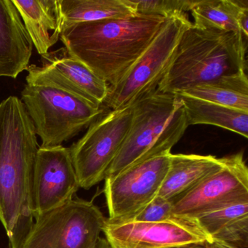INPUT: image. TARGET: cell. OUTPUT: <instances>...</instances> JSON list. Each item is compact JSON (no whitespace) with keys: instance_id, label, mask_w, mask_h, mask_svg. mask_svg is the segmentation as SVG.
I'll return each instance as SVG.
<instances>
[{"instance_id":"obj_1","label":"cell","mask_w":248,"mask_h":248,"mask_svg":"<svg viewBox=\"0 0 248 248\" xmlns=\"http://www.w3.org/2000/svg\"><path fill=\"white\" fill-rule=\"evenodd\" d=\"M37 133L22 101L0 103V222L10 248H20L34 223L32 184Z\"/></svg>"},{"instance_id":"obj_2","label":"cell","mask_w":248,"mask_h":248,"mask_svg":"<svg viewBox=\"0 0 248 248\" xmlns=\"http://www.w3.org/2000/svg\"><path fill=\"white\" fill-rule=\"evenodd\" d=\"M165 20L136 14L80 23L63 29L60 38L73 57L111 86L140 57Z\"/></svg>"},{"instance_id":"obj_3","label":"cell","mask_w":248,"mask_h":248,"mask_svg":"<svg viewBox=\"0 0 248 248\" xmlns=\"http://www.w3.org/2000/svg\"><path fill=\"white\" fill-rule=\"evenodd\" d=\"M247 40L241 33L191 25L183 33L158 90L175 94L246 70Z\"/></svg>"},{"instance_id":"obj_4","label":"cell","mask_w":248,"mask_h":248,"mask_svg":"<svg viewBox=\"0 0 248 248\" xmlns=\"http://www.w3.org/2000/svg\"><path fill=\"white\" fill-rule=\"evenodd\" d=\"M130 106L133 118L130 130L105 178L169 153L188 127L184 107L175 94L162 93L157 88Z\"/></svg>"},{"instance_id":"obj_5","label":"cell","mask_w":248,"mask_h":248,"mask_svg":"<svg viewBox=\"0 0 248 248\" xmlns=\"http://www.w3.org/2000/svg\"><path fill=\"white\" fill-rule=\"evenodd\" d=\"M21 101L32 121L42 147L62 146L104 111L58 87L27 84Z\"/></svg>"},{"instance_id":"obj_6","label":"cell","mask_w":248,"mask_h":248,"mask_svg":"<svg viewBox=\"0 0 248 248\" xmlns=\"http://www.w3.org/2000/svg\"><path fill=\"white\" fill-rule=\"evenodd\" d=\"M191 24L186 14L166 18L155 38L127 73L117 84L108 86L103 107L122 109L156 91L172 63L183 33Z\"/></svg>"},{"instance_id":"obj_7","label":"cell","mask_w":248,"mask_h":248,"mask_svg":"<svg viewBox=\"0 0 248 248\" xmlns=\"http://www.w3.org/2000/svg\"><path fill=\"white\" fill-rule=\"evenodd\" d=\"M35 220L20 248H96L107 219L92 202L73 198Z\"/></svg>"},{"instance_id":"obj_8","label":"cell","mask_w":248,"mask_h":248,"mask_svg":"<svg viewBox=\"0 0 248 248\" xmlns=\"http://www.w3.org/2000/svg\"><path fill=\"white\" fill-rule=\"evenodd\" d=\"M131 106L103 112L69 147L79 188L90 189L105 179L131 125Z\"/></svg>"},{"instance_id":"obj_9","label":"cell","mask_w":248,"mask_h":248,"mask_svg":"<svg viewBox=\"0 0 248 248\" xmlns=\"http://www.w3.org/2000/svg\"><path fill=\"white\" fill-rule=\"evenodd\" d=\"M170 154L146 159L104 179L108 222L132 221L158 195L169 169Z\"/></svg>"},{"instance_id":"obj_10","label":"cell","mask_w":248,"mask_h":248,"mask_svg":"<svg viewBox=\"0 0 248 248\" xmlns=\"http://www.w3.org/2000/svg\"><path fill=\"white\" fill-rule=\"evenodd\" d=\"M248 201V169L243 154L225 156L223 166L172 202L177 217L194 218L233 203Z\"/></svg>"},{"instance_id":"obj_11","label":"cell","mask_w":248,"mask_h":248,"mask_svg":"<svg viewBox=\"0 0 248 248\" xmlns=\"http://www.w3.org/2000/svg\"><path fill=\"white\" fill-rule=\"evenodd\" d=\"M42 66L30 65L27 84H46L70 93L96 107H102L108 85L65 47L41 56Z\"/></svg>"},{"instance_id":"obj_12","label":"cell","mask_w":248,"mask_h":248,"mask_svg":"<svg viewBox=\"0 0 248 248\" xmlns=\"http://www.w3.org/2000/svg\"><path fill=\"white\" fill-rule=\"evenodd\" d=\"M103 232L111 248H170L212 242L194 220L184 217L158 223L107 220Z\"/></svg>"},{"instance_id":"obj_13","label":"cell","mask_w":248,"mask_h":248,"mask_svg":"<svg viewBox=\"0 0 248 248\" xmlns=\"http://www.w3.org/2000/svg\"><path fill=\"white\" fill-rule=\"evenodd\" d=\"M79 188L69 148L40 146L33 174L34 219L72 200Z\"/></svg>"},{"instance_id":"obj_14","label":"cell","mask_w":248,"mask_h":248,"mask_svg":"<svg viewBox=\"0 0 248 248\" xmlns=\"http://www.w3.org/2000/svg\"><path fill=\"white\" fill-rule=\"evenodd\" d=\"M33 44L12 0H0V77L16 79L30 66Z\"/></svg>"},{"instance_id":"obj_15","label":"cell","mask_w":248,"mask_h":248,"mask_svg":"<svg viewBox=\"0 0 248 248\" xmlns=\"http://www.w3.org/2000/svg\"><path fill=\"white\" fill-rule=\"evenodd\" d=\"M223 163L224 157L212 155L170 154L169 169L157 196L173 202L220 169Z\"/></svg>"},{"instance_id":"obj_16","label":"cell","mask_w":248,"mask_h":248,"mask_svg":"<svg viewBox=\"0 0 248 248\" xmlns=\"http://www.w3.org/2000/svg\"><path fill=\"white\" fill-rule=\"evenodd\" d=\"M37 53L43 56L62 32L59 0H12Z\"/></svg>"},{"instance_id":"obj_17","label":"cell","mask_w":248,"mask_h":248,"mask_svg":"<svg viewBox=\"0 0 248 248\" xmlns=\"http://www.w3.org/2000/svg\"><path fill=\"white\" fill-rule=\"evenodd\" d=\"M191 219L210 240L235 248H248V201L233 203Z\"/></svg>"},{"instance_id":"obj_18","label":"cell","mask_w":248,"mask_h":248,"mask_svg":"<svg viewBox=\"0 0 248 248\" xmlns=\"http://www.w3.org/2000/svg\"><path fill=\"white\" fill-rule=\"evenodd\" d=\"M185 111L188 125L210 124L248 137V112L188 96L175 94Z\"/></svg>"},{"instance_id":"obj_19","label":"cell","mask_w":248,"mask_h":248,"mask_svg":"<svg viewBox=\"0 0 248 248\" xmlns=\"http://www.w3.org/2000/svg\"><path fill=\"white\" fill-rule=\"evenodd\" d=\"M178 93L248 112V79L245 72L221 77Z\"/></svg>"},{"instance_id":"obj_20","label":"cell","mask_w":248,"mask_h":248,"mask_svg":"<svg viewBox=\"0 0 248 248\" xmlns=\"http://www.w3.org/2000/svg\"><path fill=\"white\" fill-rule=\"evenodd\" d=\"M63 29L74 24L136 15L126 0H59Z\"/></svg>"},{"instance_id":"obj_21","label":"cell","mask_w":248,"mask_h":248,"mask_svg":"<svg viewBox=\"0 0 248 248\" xmlns=\"http://www.w3.org/2000/svg\"><path fill=\"white\" fill-rule=\"evenodd\" d=\"M247 8L248 2L241 0L197 1L191 11L194 18L192 24L200 28L241 33L238 20Z\"/></svg>"},{"instance_id":"obj_22","label":"cell","mask_w":248,"mask_h":248,"mask_svg":"<svg viewBox=\"0 0 248 248\" xmlns=\"http://www.w3.org/2000/svg\"><path fill=\"white\" fill-rule=\"evenodd\" d=\"M138 15L169 18L191 11L197 0H126Z\"/></svg>"},{"instance_id":"obj_23","label":"cell","mask_w":248,"mask_h":248,"mask_svg":"<svg viewBox=\"0 0 248 248\" xmlns=\"http://www.w3.org/2000/svg\"><path fill=\"white\" fill-rule=\"evenodd\" d=\"M172 206L173 203L170 200L156 196L132 221L158 223L171 220L175 217L172 213Z\"/></svg>"},{"instance_id":"obj_24","label":"cell","mask_w":248,"mask_h":248,"mask_svg":"<svg viewBox=\"0 0 248 248\" xmlns=\"http://www.w3.org/2000/svg\"><path fill=\"white\" fill-rule=\"evenodd\" d=\"M207 245H208V248H235L230 245L216 242V241H212L211 243H207Z\"/></svg>"},{"instance_id":"obj_25","label":"cell","mask_w":248,"mask_h":248,"mask_svg":"<svg viewBox=\"0 0 248 248\" xmlns=\"http://www.w3.org/2000/svg\"><path fill=\"white\" fill-rule=\"evenodd\" d=\"M170 248H208L207 243L206 244H191V245H182V246L173 247Z\"/></svg>"},{"instance_id":"obj_26","label":"cell","mask_w":248,"mask_h":248,"mask_svg":"<svg viewBox=\"0 0 248 248\" xmlns=\"http://www.w3.org/2000/svg\"><path fill=\"white\" fill-rule=\"evenodd\" d=\"M96 248H111L108 245V242L105 239H101L100 238L98 241V245H97Z\"/></svg>"}]
</instances>
